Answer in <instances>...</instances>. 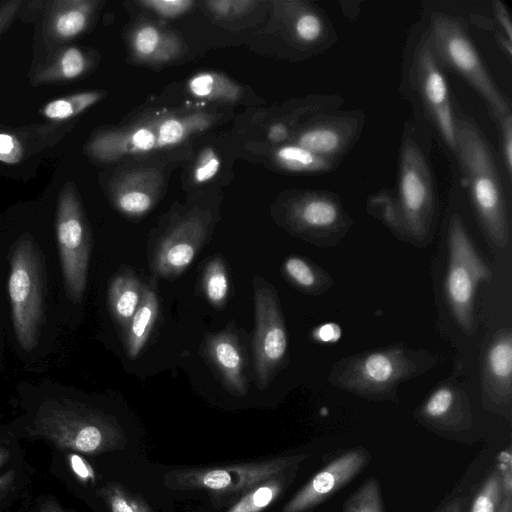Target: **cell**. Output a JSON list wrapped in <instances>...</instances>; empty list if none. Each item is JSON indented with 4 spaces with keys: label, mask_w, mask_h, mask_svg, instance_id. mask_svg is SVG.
I'll list each match as a JSON object with an SVG mask.
<instances>
[{
    "label": "cell",
    "mask_w": 512,
    "mask_h": 512,
    "mask_svg": "<svg viewBox=\"0 0 512 512\" xmlns=\"http://www.w3.org/2000/svg\"><path fill=\"white\" fill-rule=\"evenodd\" d=\"M363 1L352 0V1H340V9L342 14L350 21H355L361 12Z\"/></svg>",
    "instance_id": "cell-46"
},
{
    "label": "cell",
    "mask_w": 512,
    "mask_h": 512,
    "mask_svg": "<svg viewBox=\"0 0 512 512\" xmlns=\"http://www.w3.org/2000/svg\"><path fill=\"white\" fill-rule=\"evenodd\" d=\"M422 4L433 50L444 70L457 74L478 94L496 124L512 114L511 100L483 62L466 19L433 7L429 2Z\"/></svg>",
    "instance_id": "cell-5"
},
{
    "label": "cell",
    "mask_w": 512,
    "mask_h": 512,
    "mask_svg": "<svg viewBox=\"0 0 512 512\" xmlns=\"http://www.w3.org/2000/svg\"><path fill=\"white\" fill-rule=\"evenodd\" d=\"M285 279L300 292L319 295L333 285L332 277L310 260L299 256H289L282 264Z\"/></svg>",
    "instance_id": "cell-30"
},
{
    "label": "cell",
    "mask_w": 512,
    "mask_h": 512,
    "mask_svg": "<svg viewBox=\"0 0 512 512\" xmlns=\"http://www.w3.org/2000/svg\"><path fill=\"white\" fill-rule=\"evenodd\" d=\"M501 500V480L496 467L477 491L469 512H498Z\"/></svg>",
    "instance_id": "cell-36"
},
{
    "label": "cell",
    "mask_w": 512,
    "mask_h": 512,
    "mask_svg": "<svg viewBox=\"0 0 512 512\" xmlns=\"http://www.w3.org/2000/svg\"><path fill=\"white\" fill-rule=\"evenodd\" d=\"M366 115L360 109L318 113L293 133V142L315 154L342 162L361 137Z\"/></svg>",
    "instance_id": "cell-15"
},
{
    "label": "cell",
    "mask_w": 512,
    "mask_h": 512,
    "mask_svg": "<svg viewBox=\"0 0 512 512\" xmlns=\"http://www.w3.org/2000/svg\"><path fill=\"white\" fill-rule=\"evenodd\" d=\"M497 469L500 474L502 498H512V454L510 445L499 454Z\"/></svg>",
    "instance_id": "cell-42"
},
{
    "label": "cell",
    "mask_w": 512,
    "mask_h": 512,
    "mask_svg": "<svg viewBox=\"0 0 512 512\" xmlns=\"http://www.w3.org/2000/svg\"><path fill=\"white\" fill-rule=\"evenodd\" d=\"M277 18L289 44L307 56L325 53L338 41L337 31L322 7L310 1H281Z\"/></svg>",
    "instance_id": "cell-16"
},
{
    "label": "cell",
    "mask_w": 512,
    "mask_h": 512,
    "mask_svg": "<svg viewBox=\"0 0 512 512\" xmlns=\"http://www.w3.org/2000/svg\"><path fill=\"white\" fill-rule=\"evenodd\" d=\"M104 94L91 90L64 95L47 102L39 113L49 122H68L99 102Z\"/></svg>",
    "instance_id": "cell-32"
},
{
    "label": "cell",
    "mask_w": 512,
    "mask_h": 512,
    "mask_svg": "<svg viewBox=\"0 0 512 512\" xmlns=\"http://www.w3.org/2000/svg\"><path fill=\"white\" fill-rule=\"evenodd\" d=\"M430 151L431 138L412 119L407 120L398 154L394 234L418 246H424L431 240L438 215L437 186Z\"/></svg>",
    "instance_id": "cell-3"
},
{
    "label": "cell",
    "mask_w": 512,
    "mask_h": 512,
    "mask_svg": "<svg viewBox=\"0 0 512 512\" xmlns=\"http://www.w3.org/2000/svg\"><path fill=\"white\" fill-rule=\"evenodd\" d=\"M498 159L507 181L512 184V114L505 116L498 124Z\"/></svg>",
    "instance_id": "cell-38"
},
{
    "label": "cell",
    "mask_w": 512,
    "mask_h": 512,
    "mask_svg": "<svg viewBox=\"0 0 512 512\" xmlns=\"http://www.w3.org/2000/svg\"><path fill=\"white\" fill-rule=\"evenodd\" d=\"M455 183L450 189V209L447 220L448 267L445 293L450 310L460 328L472 334L475 328V293L481 282H489L492 273L478 254L464 221L456 209L458 191Z\"/></svg>",
    "instance_id": "cell-10"
},
{
    "label": "cell",
    "mask_w": 512,
    "mask_h": 512,
    "mask_svg": "<svg viewBox=\"0 0 512 512\" xmlns=\"http://www.w3.org/2000/svg\"><path fill=\"white\" fill-rule=\"evenodd\" d=\"M367 211L395 232L397 216L393 190L385 188L370 195L367 199Z\"/></svg>",
    "instance_id": "cell-37"
},
{
    "label": "cell",
    "mask_w": 512,
    "mask_h": 512,
    "mask_svg": "<svg viewBox=\"0 0 512 512\" xmlns=\"http://www.w3.org/2000/svg\"><path fill=\"white\" fill-rule=\"evenodd\" d=\"M452 163L483 232L495 246L506 247L511 235V184L481 127L458 105Z\"/></svg>",
    "instance_id": "cell-1"
},
{
    "label": "cell",
    "mask_w": 512,
    "mask_h": 512,
    "mask_svg": "<svg viewBox=\"0 0 512 512\" xmlns=\"http://www.w3.org/2000/svg\"><path fill=\"white\" fill-rule=\"evenodd\" d=\"M8 294L14 334L24 351L33 350L45 317L46 267L34 238L21 235L10 251Z\"/></svg>",
    "instance_id": "cell-8"
},
{
    "label": "cell",
    "mask_w": 512,
    "mask_h": 512,
    "mask_svg": "<svg viewBox=\"0 0 512 512\" xmlns=\"http://www.w3.org/2000/svg\"><path fill=\"white\" fill-rule=\"evenodd\" d=\"M14 476V470H10L0 476V492L10 486V484L13 482Z\"/></svg>",
    "instance_id": "cell-49"
},
{
    "label": "cell",
    "mask_w": 512,
    "mask_h": 512,
    "mask_svg": "<svg viewBox=\"0 0 512 512\" xmlns=\"http://www.w3.org/2000/svg\"><path fill=\"white\" fill-rule=\"evenodd\" d=\"M205 299L216 309H222L229 297L230 281L224 259L212 257L205 265L201 279Z\"/></svg>",
    "instance_id": "cell-33"
},
{
    "label": "cell",
    "mask_w": 512,
    "mask_h": 512,
    "mask_svg": "<svg viewBox=\"0 0 512 512\" xmlns=\"http://www.w3.org/2000/svg\"><path fill=\"white\" fill-rule=\"evenodd\" d=\"M10 450L0 443V468L7 462V460L10 458Z\"/></svg>",
    "instance_id": "cell-50"
},
{
    "label": "cell",
    "mask_w": 512,
    "mask_h": 512,
    "mask_svg": "<svg viewBox=\"0 0 512 512\" xmlns=\"http://www.w3.org/2000/svg\"><path fill=\"white\" fill-rule=\"evenodd\" d=\"M39 512H70L61 507L57 502L52 500L44 501L40 508Z\"/></svg>",
    "instance_id": "cell-48"
},
{
    "label": "cell",
    "mask_w": 512,
    "mask_h": 512,
    "mask_svg": "<svg viewBox=\"0 0 512 512\" xmlns=\"http://www.w3.org/2000/svg\"><path fill=\"white\" fill-rule=\"evenodd\" d=\"M145 285L131 270H120L110 280L107 300L113 320L124 333L136 312Z\"/></svg>",
    "instance_id": "cell-26"
},
{
    "label": "cell",
    "mask_w": 512,
    "mask_h": 512,
    "mask_svg": "<svg viewBox=\"0 0 512 512\" xmlns=\"http://www.w3.org/2000/svg\"><path fill=\"white\" fill-rule=\"evenodd\" d=\"M110 512H154L146 500L117 482H108L98 491Z\"/></svg>",
    "instance_id": "cell-34"
},
{
    "label": "cell",
    "mask_w": 512,
    "mask_h": 512,
    "mask_svg": "<svg viewBox=\"0 0 512 512\" xmlns=\"http://www.w3.org/2000/svg\"><path fill=\"white\" fill-rule=\"evenodd\" d=\"M438 363L439 358L429 351L398 343L339 359L330 370L328 382L369 401L397 403L402 382L430 371Z\"/></svg>",
    "instance_id": "cell-4"
},
{
    "label": "cell",
    "mask_w": 512,
    "mask_h": 512,
    "mask_svg": "<svg viewBox=\"0 0 512 512\" xmlns=\"http://www.w3.org/2000/svg\"><path fill=\"white\" fill-rule=\"evenodd\" d=\"M55 231L66 294L73 303H80L86 290L92 238L73 182L59 192Z\"/></svg>",
    "instance_id": "cell-12"
},
{
    "label": "cell",
    "mask_w": 512,
    "mask_h": 512,
    "mask_svg": "<svg viewBox=\"0 0 512 512\" xmlns=\"http://www.w3.org/2000/svg\"><path fill=\"white\" fill-rule=\"evenodd\" d=\"M129 43L133 58L148 64L168 63L184 52L183 42L175 32L150 21L134 26Z\"/></svg>",
    "instance_id": "cell-24"
},
{
    "label": "cell",
    "mask_w": 512,
    "mask_h": 512,
    "mask_svg": "<svg viewBox=\"0 0 512 512\" xmlns=\"http://www.w3.org/2000/svg\"><path fill=\"white\" fill-rule=\"evenodd\" d=\"M161 186L160 173L153 169L137 168L118 174L110 183L109 195L121 214L138 218L155 206Z\"/></svg>",
    "instance_id": "cell-20"
},
{
    "label": "cell",
    "mask_w": 512,
    "mask_h": 512,
    "mask_svg": "<svg viewBox=\"0 0 512 512\" xmlns=\"http://www.w3.org/2000/svg\"><path fill=\"white\" fill-rule=\"evenodd\" d=\"M490 4L494 26L512 42V24L506 5L500 0H492Z\"/></svg>",
    "instance_id": "cell-43"
},
{
    "label": "cell",
    "mask_w": 512,
    "mask_h": 512,
    "mask_svg": "<svg viewBox=\"0 0 512 512\" xmlns=\"http://www.w3.org/2000/svg\"><path fill=\"white\" fill-rule=\"evenodd\" d=\"M498 512H512V498H502Z\"/></svg>",
    "instance_id": "cell-51"
},
{
    "label": "cell",
    "mask_w": 512,
    "mask_h": 512,
    "mask_svg": "<svg viewBox=\"0 0 512 512\" xmlns=\"http://www.w3.org/2000/svg\"><path fill=\"white\" fill-rule=\"evenodd\" d=\"M29 434L59 449L90 455L123 449L126 445L124 431L114 417L68 399L44 402Z\"/></svg>",
    "instance_id": "cell-7"
},
{
    "label": "cell",
    "mask_w": 512,
    "mask_h": 512,
    "mask_svg": "<svg viewBox=\"0 0 512 512\" xmlns=\"http://www.w3.org/2000/svg\"><path fill=\"white\" fill-rule=\"evenodd\" d=\"M465 506V500L462 497H457L447 502L437 512H463Z\"/></svg>",
    "instance_id": "cell-47"
},
{
    "label": "cell",
    "mask_w": 512,
    "mask_h": 512,
    "mask_svg": "<svg viewBox=\"0 0 512 512\" xmlns=\"http://www.w3.org/2000/svg\"><path fill=\"white\" fill-rule=\"evenodd\" d=\"M398 90L413 109L414 123L433 137L453 162L457 105L453 102L445 70L434 53L423 15L407 31Z\"/></svg>",
    "instance_id": "cell-2"
},
{
    "label": "cell",
    "mask_w": 512,
    "mask_h": 512,
    "mask_svg": "<svg viewBox=\"0 0 512 512\" xmlns=\"http://www.w3.org/2000/svg\"><path fill=\"white\" fill-rule=\"evenodd\" d=\"M415 417L435 432L462 433L472 426V405L463 389L452 381H445L417 408Z\"/></svg>",
    "instance_id": "cell-19"
},
{
    "label": "cell",
    "mask_w": 512,
    "mask_h": 512,
    "mask_svg": "<svg viewBox=\"0 0 512 512\" xmlns=\"http://www.w3.org/2000/svg\"><path fill=\"white\" fill-rule=\"evenodd\" d=\"M159 314V300L153 286L145 285L141 302L123 333L127 356L135 359L145 347Z\"/></svg>",
    "instance_id": "cell-27"
},
{
    "label": "cell",
    "mask_w": 512,
    "mask_h": 512,
    "mask_svg": "<svg viewBox=\"0 0 512 512\" xmlns=\"http://www.w3.org/2000/svg\"><path fill=\"white\" fill-rule=\"evenodd\" d=\"M271 157L278 168L293 173L326 174L336 170L341 163L315 154L293 142L274 146Z\"/></svg>",
    "instance_id": "cell-28"
},
{
    "label": "cell",
    "mask_w": 512,
    "mask_h": 512,
    "mask_svg": "<svg viewBox=\"0 0 512 512\" xmlns=\"http://www.w3.org/2000/svg\"><path fill=\"white\" fill-rule=\"evenodd\" d=\"M256 3L251 0H212L205 2V6L212 16L229 19L250 12Z\"/></svg>",
    "instance_id": "cell-40"
},
{
    "label": "cell",
    "mask_w": 512,
    "mask_h": 512,
    "mask_svg": "<svg viewBox=\"0 0 512 512\" xmlns=\"http://www.w3.org/2000/svg\"><path fill=\"white\" fill-rule=\"evenodd\" d=\"M188 92L195 98L220 103H234L242 97V87L216 72H199L187 82Z\"/></svg>",
    "instance_id": "cell-31"
},
{
    "label": "cell",
    "mask_w": 512,
    "mask_h": 512,
    "mask_svg": "<svg viewBox=\"0 0 512 512\" xmlns=\"http://www.w3.org/2000/svg\"><path fill=\"white\" fill-rule=\"evenodd\" d=\"M205 351L224 388L235 396H245L248 392L246 356L238 334L226 328L208 336Z\"/></svg>",
    "instance_id": "cell-22"
},
{
    "label": "cell",
    "mask_w": 512,
    "mask_h": 512,
    "mask_svg": "<svg viewBox=\"0 0 512 512\" xmlns=\"http://www.w3.org/2000/svg\"><path fill=\"white\" fill-rule=\"evenodd\" d=\"M299 467L270 477L245 492L225 512H262L293 482Z\"/></svg>",
    "instance_id": "cell-29"
},
{
    "label": "cell",
    "mask_w": 512,
    "mask_h": 512,
    "mask_svg": "<svg viewBox=\"0 0 512 512\" xmlns=\"http://www.w3.org/2000/svg\"><path fill=\"white\" fill-rule=\"evenodd\" d=\"M212 220L210 212L201 210L189 211L173 220L153 248L154 275L171 280L182 274L205 245Z\"/></svg>",
    "instance_id": "cell-14"
},
{
    "label": "cell",
    "mask_w": 512,
    "mask_h": 512,
    "mask_svg": "<svg viewBox=\"0 0 512 512\" xmlns=\"http://www.w3.org/2000/svg\"><path fill=\"white\" fill-rule=\"evenodd\" d=\"M343 512H384L379 481L366 479L343 503Z\"/></svg>",
    "instance_id": "cell-35"
},
{
    "label": "cell",
    "mask_w": 512,
    "mask_h": 512,
    "mask_svg": "<svg viewBox=\"0 0 512 512\" xmlns=\"http://www.w3.org/2000/svg\"><path fill=\"white\" fill-rule=\"evenodd\" d=\"M277 221L292 236L321 248L338 245L354 224L338 194L316 189L288 193L278 205Z\"/></svg>",
    "instance_id": "cell-11"
},
{
    "label": "cell",
    "mask_w": 512,
    "mask_h": 512,
    "mask_svg": "<svg viewBox=\"0 0 512 512\" xmlns=\"http://www.w3.org/2000/svg\"><path fill=\"white\" fill-rule=\"evenodd\" d=\"M484 407L511 421L512 332L500 329L492 338L483 359L481 380Z\"/></svg>",
    "instance_id": "cell-18"
},
{
    "label": "cell",
    "mask_w": 512,
    "mask_h": 512,
    "mask_svg": "<svg viewBox=\"0 0 512 512\" xmlns=\"http://www.w3.org/2000/svg\"><path fill=\"white\" fill-rule=\"evenodd\" d=\"M307 457V454H294L261 461L172 469L164 474L163 484L173 491H207L214 505L231 506L255 485L299 467Z\"/></svg>",
    "instance_id": "cell-9"
},
{
    "label": "cell",
    "mask_w": 512,
    "mask_h": 512,
    "mask_svg": "<svg viewBox=\"0 0 512 512\" xmlns=\"http://www.w3.org/2000/svg\"><path fill=\"white\" fill-rule=\"evenodd\" d=\"M21 5V0H9L0 3V38L16 19Z\"/></svg>",
    "instance_id": "cell-44"
},
{
    "label": "cell",
    "mask_w": 512,
    "mask_h": 512,
    "mask_svg": "<svg viewBox=\"0 0 512 512\" xmlns=\"http://www.w3.org/2000/svg\"><path fill=\"white\" fill-rule=\"evenodd\" d=\"M339 335L340 330L338 326L333 323L320 326L313 332V336L320 341H333L337 339Z\"/></svg>",
    "instance_id": "cell-45"
},
{
    "label": "cell",
    "mask_w": 512,
    "mask_h": 512,
    "mask_svg": "<svg viewBox=\"0 0 512 512\" xmlns=\"http://www.w3.org/2000/svg\"><path fill=\"white\" fill-rule=\"evenodd\" d=\"M92 67L91 56L78 46H64L38 65L30 78L33 86L65 84L79 80Z\"/></svg>",
    "instance_id": "cell-25"
},
{
    "label": "cell",
    "mask_w": 512,
    "mask_h": 512,
    "mask_svg": "<svg viewBox=\"0 0 512 512\" xmlns=\"http://www.w3.org/2000/svg\"><path fill=\"white\" fill-rule=\"evenodd\" d=\"M370 453L363 447L345 451L318 471L280 512H305L332 497L368 465Z\"/></svg>",
    "instance_id": "cell-17"
},
{
    "label": "cell",
    "mask_w": 512,
    "mask_h": 512,
    "mask_svg": "<svg viewBox=\"0 0 512 512\" xmlns=\"http://www.w3.org/2000/svg\"><path fill=\"white\" fill-rule=\"evenodd\" d=\"M72 127V122H47L16 128L0 126V162L21 163L56 144Z\"/></svg>",
    "instance_id": "cell-21"
},
{
    "label": "cell",
    "mask_w": 512,
    "mask_h": 512,
    "mask_svg": "<svg viewBox=\"0 0 512 512\" xmlns=\"http://www.w3.org/2000/svg\"><path fill=\"white\" fill-rule=\"evenodd\" d=\"M253 358L257 387L268 388L287 357L288 338L279 297L263 277L253 279Z\"/></svg>",
    "instance_id": "cell-13"
},
{
    "label": "cell",
    "mask_w": 512,
    "mask_h": 512,
    "mask_svg": "<svg viewBox=\"0 0 512 512\" xmlns=\"http://www.w3.org/2000/svg\"><path fill=\"white\" fill-rule=\"evenodd\" d=\"M221 160L212 147L204 148L196 161L193 169V180L197 184L207 183L219 172Z\"/></svg>",
    "instance_id": "cell-39"
},
{
    "label": "cell",
    "mask_w": 512,
    "mask_h": 512,
    "mask_svg": "<svg viewBox=\"0 0 512 512\" xmlns=\"http://www.w3.org/2000/svg\"><path fill=\"white\" fill-rule=\"evenodd\" d=\"M215 120L212 113L199 110L156 113L127 126L97 130L84 151L92 160L108 163L165 150L209 129Z\"/></svg>",
    "instance_id": "cell-6"
},
{
    "label": "cell",
    "mask_w": 512,
    "mask_h": 512,
    "mask_svg": "<svg viewBox=\"0 0 512 512\" xmlns=\"http://www.w3.org/2000/svg\"><path fill=\"white\" fill-rule=\"evenodd\" d=\"M195 4L192 0H144L139 5L162 18H176L186 13Z\"/></svg>",
    "instance_id": "cell-41"
},
{
    "label": "cell",
    "mask_w": 512,
    "mask_h": 512,
    "mask_svg": "<svg viewBox=\"0 0 512 512\" xmlns=\"http://www.w3.org/2000/svg\"><path fill=\"white\" fill-rule=\"evenodd\" d=\"M100 2L97 0H55L49 2L44 18L46 39L68 43L85 33L93 22Z\"/></svg>",
    "instance_id": "cell-23"
}]
</instances>
